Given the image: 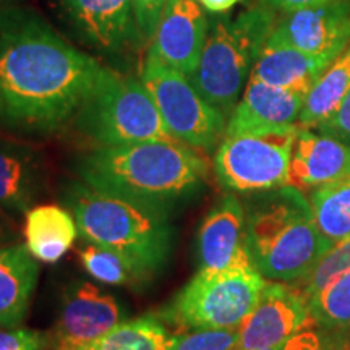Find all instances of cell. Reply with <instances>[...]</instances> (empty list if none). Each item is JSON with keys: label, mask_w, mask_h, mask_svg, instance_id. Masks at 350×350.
<instances>
[{"label": "cell", "mask_w": 350, "mask_h": 350, "mask_svg": "<svg viewBox=\"0 0 350 350\" xmlns=\"http://www.w3.org/2000/svg\"><path fill=\"white\" fill-rule=\"evenodd\" d=\"M350 175V146L310 129L297 130L288 187L306 190L329 185Z\"/></svg>", "instance_id": "obj_18"}, {"label": "cell", "mask_w": 350, "mask_h": 350, "mask_svg": "<svg viewBox=\"0 0 350 350\" xmlns=\"http://www.w3.org/2000/svg\"><path fill=\"white\" fill-rule=\"evenodd\" d=\"M20 230L16 221L3 211H0V245L18 242Z\"/></svg>", "instance_id": "obj_34"}, {"label": "cell", "mask_w": 350, "mask_h": 350, "mask_svg": "<svg viewBox=\"0 0 350 350\" xmlns=\"http://www.w3.org/2000/svg\"><path fill=\"white\" fill-rule=\"evenodd\" d=\"M350 42V0H334L278 16L269 46L338 57Z\"/></svg>", "instance_id": "obj_12"}, {"label": "cell", "mask_w": 350, "mask_h": 350, "mask_svg": "<svg viewBox=\"0 0 350 350\" xmlns=\"http://www.w3.org/2000/svg\"><path fill=\"white\" fill-rule=\"evenodd\" d=\"M297 129L224 137L214 156L221 185L237 193H262L288 187Z\"/></svg>", "instance_id": "obj_9"}, {"label": "cell", "mask_w": 350, "mask_h": 350, "mask_svg": "<svg viewBox=\"0 0 350 350\" xmlns=\"http://www.w3.org/2000/svg\"><path fill=\"white\" fill-rule=\"evenodd\" d=\"M318 350H347V345L344 342V338L340 332H336L334 338H325Z\"/></svg>", "instance_id": "obj_36"}, {"label": "cell", "mask_w": 350, "mask_h": 350, "mask_svg": "<svg viewBox=\"0 0 350 350\" xmlns=\"http://www.w3.org/2000/svg\"><path fill=\"white\" fill-rule=\"evenodd\" d=\"M62 201L86 243L120 253L144 281L167 266L175 243L172 213L98 190L81 180L67 183Z\"/></svg>", "instance_id": "obj_3"}, {"label": "cell", "mask_w": 350, "mask_h": 350, "mask_svg": "<svg viewBox=\"0 0 350 350\" xmlns=\"http://www.w3.org/2000/svg\"><path fill=\"white\" fill-rule=\"evenodd\" d=\"M314 325L310 301L294 284L268 281L260 300L239 327V350L281 344Z\"/></svg>", "instance_id": "obj_11"}, {"label": "cell", "mask_w": 350, "mask_h": 350, "mask_svg": "<svg viewBox=\"0 0 350 350\" xmlns=\"http://www.w3.org/2000/svg\"><path fill=\"white\" fill-rule=\"evenodd\" d=\"M65 21L75 36L96 52L112 55L133 46L139 39L131 0H57Z\"/></svg>", "instance_id": "obj_13"}, {"label": "cell", "mask_w": 350, "mask_h": 350, "mask_svg": "<svg viewBox=\"0 0 350 350\" xmlns=\"http://www.w3.org/2000/svg\"><path fill=\"white\" fill-rule=\"evenodd\" d=\"M323 336L314 332L312 327L299 332L294 338L284 340L281 344L271 345V347L258 349V350H318L323 342Z\"/></svg>", "instance_id": "obj_32"}, {"label": "cell", "mask_w": 350, "mask_h": 350, "mask_svg": "<svg viewBox=\"0 0 350 350\" xmlns=\"http://www.w3.org/2000/svg\"><path fill=\"white\" fill-rule=\"evenodd\" d=\"M175 332L159 314L124 319L83 350H174Z\"/></svg>", "instance_id": "obj_22"}, {"label": "cell", "mask_w": 350, "mask_h": 350, "mask_svg": "<svg viewBox=\"0 0 350 350\" xmlns=\"http://www.w3.org/2000/svg\"><path fill=\"white\" fill-rule=\"evenodd\" d=\"M278 21V12L265 3L248 8L232 20L211 13L198 67L188 77L195 90L229 119L242 98L258 55Z\"/></svg>", "instance_id": "obj_5"}, {"label": "cell", "mask_w": 350, "mask_h": 350, "mask_svg": "<svg viewBox=\"0 0 350 350\" xmlns=\"http://www.w3.org/2000/svg\"><path fill=\"white\" fill-rule=\"evenodd\" d=\"M198 269L219 271L253 265L247 243V213L234 195H224L209 209L196 235Z\"/></svg>", "instance_id": "obj_15"}, {"label": "cell", "mask_w": 350, "mask_h": 350, "mask_svg": "<svg viewBox=\"0 0 350 350\" xmlns=\"http://www.w3.org/2000/svg\"><path fill=\"white\" fill-rule=\"evenodd\" d=\"M23 2V0H0V7H7V5H18V3Z\"/></svg>", "instance_id": "obj_37"}, {"label": "cell", "mask_w": 350, "mask_h": 350, "mask_svg": "<svg viewBox=\"0 0 350 350\" xmlns=\"http://www.w3.org/2000/svg\"><path fill=\"white\" fill-rule=\"evenodd\" d=\"M314 222L329 242L350 237V175L329 185L319 187L310 198Z\"/></svg>", "instance_id": "obj_24"}, {"label": "cell", "mask_w": 350, "mask_h": 350, "mask_svg": "<svg viewBox=\"0 0 350 350\" xmlns=\"http://www.w3.org/2000/svg\"><path fill=\"white\" fill-rule=\"evenodd\" d=\"M350 91V42L332 60L317 85L306 94L299 117L300 129L313 130L338 109L340 100Z\"/></svg>", "instance_id": "obj_23"}, {"label": "cell", "mask_w": 350, "mask_h": 350, "mask_svg": "<svg viewBox=\"0 0 350 350\" xmlns=\"http://www.w3.org/2000/svg\"><path fill=\"white\" fill-rule=\"evenodd\" d=\"M334 59L332 55L308 54L288 46L266 44L253 65L250 78L306 96Z\"/></svg>", "instance_id": "obj_19"}, {"label": "cell", "mask_w": 350, "mask_h": 350, "mask_svg": "<svg viewBox=\"0 0 350 350\" xmlns=\"http://www.w3.org/2000/svg\"><path fill=\"white\" fill-rule=\"evenodd\" d=\"M124 319L125 312L116 297L78 279L64 288L57 318L47 332V350H83Z\"/></svg>", "instance_id": "obj_10"}, {"label": "cell", "mask_w": 350, "mask_h": 350, "mask_svg": "<svg viewBox=\"0 0 350 350\" xmlns=\"http://www.w3.org/2000/svg\"><path fill=\"white\" fill-rule=\"evenodd\" d=\"M47 187V164L36 148L20 138L0 137V211L18 221Z\"/></svg>", "instance_id": "obj_17"}, {"label": "cell", "mask_w": 350, "mask_h": 350, "mask_svg": "<svg viewBox=\"0 0 350 350\" xmlns=\"http://www.w3.org/2000/svg\"><path fill=\"white\" fill-rule=\"evenodd\" d=\"M142 44L152 41L163 18L167 0H131Z\"/></svg>", "instance_id": "obj_29"}, {"label": "cell", "mask_w": 350, "mask_h": 350, "mask_svg": "<svg viewBox=\"0 0 350 350\" xmlns=\"http://www.w3.org/2000/svg\"><path fill=\"white\" fill-rule=\"evenodd\" d=\"M313 130H317L318 133L339 139V142L350 146V91L340 100L338 109L327 119L323 120L321 124L314 126Z\"/></svg>", "instance_id": "obj_31"}, {"label": "cell", "mask_w": 350, "mask_h": 350, "mask_svg": "<svg viewBox=\"0 0 350 350\" xmlns=\"http://www.w3.org/2000/svg\"><path fill=\"white\" fill-rule=\"evenodd\" d=\"M201 7L206 8L211 13H226L229 12L232 7L237 5L240 0H198Z\"/></svg>", "instance_id": "obj_35"}, {"label": "cell", "mask_w": 350, "mask_h": 350, "mask_svg": "<svg viewBox=\"0 0 350 350\" xmlns=\"http://www.w3.org/2000/svg\"><path fill=\"white\" fill-rule=\"evenodd\" d=\"M310 301L314 325L327 331L350 329V269L326 284Z\"/></svg>", "instance_id": "obj_25"}, {"label": "cell", "mask_w": 350, "mask_h": 350, "mask_svg": "<svg viewBox=\"0 0 350 350\" xmlns=\"http://www.w3.org/2000/svg\"><path fill=\"white\" fill-rule=\"evenodd\" d=\"M109 67L31 7H0V130L39 139L72 126Z\"/></svg>", "instance_id": "obj_1"}, {"label": "cell", "mask_w": 350, "mask_h": 350, "mask_svg": "<svg viewBox=\"0 0 350 350\" xmlns=\"http://www.w3.org/2000/svg\"><path fill=\"white\" fill-rule=\"evenodd\" d=\"M174 350H239V327L180 332Z\"/></svg>", "instance_id": "obj_28"}, {"label": "cell", "mask_w": 350, "mask_h": 350, "mask_svg": "<svg viewBox=\"0 0 350 350\" xmlns=\"http://www.w3.org/2000/svg\"><path fill=\"white\" fill-rule=\"evenodd\" d=\"M305 99L301 93L248 78L242 98L227 119L224 137L297 129Z\"/></svg>", "instance_id": "obj_16"}, {"label": "cell", "mask_w": 350, "mask_h": 350, "mask_svg": "<svg viewBox=\"0 0 350 350\" xmlns=\"http://www.w3.org/2000/svg\"><path fill=\"white\" fill-rule=\"evenodd\" d=\"M47 332L26 327H0V350H47Z\"/></svg>", "instance_id": "obj_30"}, {"label": "cell", "mask_w": 350, "mask_h": 350, "mask_svg": "<svg viewBox=\"0 0 350 350\" xmlns=\"http://www.w3.org/2000/svg\"><path fill=\"white\" fill-rule=\"evenodd\" d=\"M268 279L255 265L198 269L159 317L175 332L237 329L260 300Z\"/></svg>", "instance_id": "obj_7"}, {"label": "cell", "mask_w": 350, "mask_h": 350, "mask_svg": "<svg viewBox=\"0 0 350 350\" xmlns=\"http://www.w3.org/2000/svg\"><path fill=\"white\" fill-rule=\"evenodd\" d=\"M340 334H342L344 342H345V345H347V350H350V329L349 331H342V332H340Z\"/></svg>", "instance_id": "obj_38"}, {"label": "cell", "mask_w": 350, "mask_h": 350, "mask_svg": "<svg viewBox=\"0 0 350 350\" xmlns=\"http://www.w3.org/2000/svg\"><path fill=\"white\" fill-rule=\"evenodd\" d=\"M78 180L98 190L172 213L203 187L208 163L178 142H139L99 146L73 163Z\"/></svg>", "instance_id": "obj_2"}, {"label": "cell", "mask_w": 350, "mask_h": 350, "mask_svg": "<svg viewBox=\"0 0 350 350\" xmlns=\"http://www.w3.org/2000/svg\"><path fill=\"white\" fill-rule=\"evenodd\" d=\"M209 16L198 0H167L150 51L165 65L190 77L206 42Z\"/></svg>", "instance_id": "obj_14"}, {"label": "cell", "mask_w": 350, "mask_h": 350, "mask_svg": "<svg viewBox=\"0 0 350 350\" xmlns=\"http://www.w3.org/2000/svg\"><path fill=\"white\" fill-rule=\"evenodd\" d=\"M260 2L265 3V5H268L269 8H273L274 12L287 13V12L300 10V8L321 5V3H327V2H334V0H260Z\"/></svg>", "instance_id": "obj_33"}, {"label": "cell", "mask_w": 350, "mask_h": 350, "mask_svg": "<svg viewBox=\"0 0 350 350\" xmlns=\"http://www.w3.org/2000/svg\"><path fill=\"white\" fill-rule=\"evenodd\" d=\"M83 269L96 281L109 286H138L144 282L142 274L120 253L99 245L86 243L78 252Z\"/></svg>", "instance_id": "obj_26"}, {"label": "cell", "mask_w": 350, "mask_h": 350, "mask_svg": "<svg viewBox=\"0 0 350 350\" xmlns=\"http://www.w3.org/2000/svg\"><path fill=\"white\" fill-rule=\"evenodd\" d=\"M350 269V237L342 242L334 243L323 255L321 260L317 262V266L294 286L304 294L306 299H312L314 294H318L327 282L338 278L339 274Z\"/></svg>", "instance_id": "obj_27"}, {"label": "cell", "mask_w": 350, "mask_h": 350, "mask_svg": "<svg viewBox=\"0 0 350 350\" xmlns=\"http://www.w3.org/2000/svg\"><path fill=\"white\" fill-rule=\"evenodd\" d=\"M72 129L90 139L94 148L177 142L164 125L142 78L124 77L112 68L83 103Z\"/></svg>", "instance_id": "obj_6"}, {"label": "cell", "mask_w": 350, "mask_h": 350, "mask_svg": "<svg viewBox=\"0 0 350 350\" xmlns=\"http://www.w3.org/2000/svg\"><path fill=\"white\" fill-rule=\"evenodd\" d=\"M142 81L177 142L204 152L216 150L224 138L227 117L195 90L188 77L148 51Z\"/></svg>", "instance_id": "obj_8"}, {"label": "cell", "mask_w": 350, "mask_h": 350, "mask_svg": "<svg viewBox=\"0 0 350 350\" xmlns=\"http://www.w3.org/2000/svg\"><path fill=\"white\" fill-rule=\"evenodd\" d=\"M39 278L36 258L26 243L0 245V327L25 321Z\"/></svg>", "instance_id": "obj_20"}, {"label": "cell", "mask_w": 350, "mask_h": 350, "mask_svg": "<svg viewBox=\"0 0 350 350\" xmlns=\"http://www.w3.org/2000/svg\"><path fill=\"white\" fill-rule=\"evenodd\" d=\"M245 213L248 252L268 281H301L332 247L318 229L310 201L299 188L262 191Z\"/></svg>", "instance_id": "obj_4"}, {"label": "cell", "mask_w": 350, "mask_h": 350, "mask_svg": "<svg viewBox=\"0 0 350 350\" xmlns=\"http://www.w3.org/2000/svg\"><path fill=\"white\" fill-rule=\"evenodd\" d=\"M23 234L31 255L38 261L54 265L73 247L80 232L67 208L41 204L26 213Z\"/></svg>", "instance_id": "obj_21"}]
</instances>
